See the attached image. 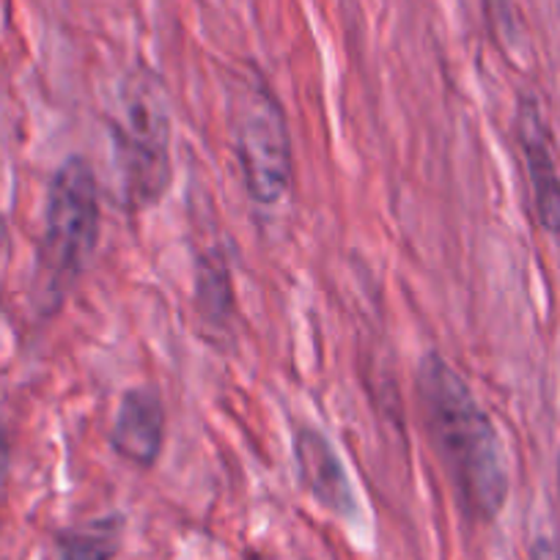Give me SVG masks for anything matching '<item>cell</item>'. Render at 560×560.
<instances>
[{
  "label": "cell",
  "mask_w": 560,
  "mask_h": 560,
  "mask_svg": "<svg viewBox=\"0 0 560 560\" xmlns=\"http://www.w3.org/2000/svg\"><path fill=\"white\" fill-rule=\"evenodd\" d=\"M415 387L432 448L462 509L476 520H494L509 500V465L492 418L459 371L434 352L418 363Z\"/></svg>",
  "instance_id": "obj_1"
},
{
  "label": "cell",
  "mask_w": 560,
  "mask_h": 560,
  "mask_svg": "<svg viewBox=\"0 0 560 560\" xmlns=\"http://www.w3.org/2000/svg\"><path fill=\"white\" fill-rule=\"evenodd\" d=\"M113 143L124 201L154 207L171 185V105L152 72L124 80L113 116Z\"/></svg>",
  "instance_id": "obj_2"
},
{
  "label": "cell",
  "mask_w": 560,
  "mask_h": 560,
  "mask_svg": "<svg viewBox=\"0 0 560 560\" xmlns=\"http://www.w3.org/2000/svg\"><path fill=\"white\" fill-rule=\"evenodd\" d=\"M102 229L100 185L89 160L69 158L58 165L45 203L39 242V280L50 303H61L96 250Z\"/></svg>",
  "instance_id": "obj_3"
},
{
  "label": "cell",
  "mask_w": 560,
  "mask_h": 560,
  "mask_svg": "<svg viewBox=\"0 0 560 560\" xmlns=\"http://www.w3.org/2000/svg\"><path fill=\"white\" fill-rule=\"evenodd\" d=\"M229 118L247 196L275 207L292 185V140L283 107L261 80H240L231 85Z\"/></svg>",
  "instance_id": "obj_4"
},
{
  "label": "cell",
  "mask_w": 560,
  "mask_h": 560,
  "mask_svg": "<svg viewBox=\"0 0 560 560\" xmlns=\"http://www.w3.org/2000/svg\"><path fill=\"white\" fill-rule=\"evenodd\" d=\"M165 404L152 387H132L121 396L110 429V448L132 467L149 470L165 445Z\"/></svg>",
  "instance_id": "obj_5"
},
{
  "label": "cell",
  "mask_w": 560,
  "mask_h": 560,
  "mask_svg": "<svg viewBox=\"0 0 560 560\" xmlns=\"http://www.w3.org/2000/svg\"><path fill=\"white\" fill-rule=\"evenodd\" d=\"M294 462H298L300 481L311 498L338 516H352L358 511L352 483L341 456L319 429L303 427L294 434Z\"/></svg>",
  "instance_id": "obj_6"
},
{
  "label": "cell",
  "mask_w": 560,
  "mask_h": 560,
  "mask_svg": "<svg viewBox=\"0 0 560 560\" xmlns=\"http://www.w3.org/2000/svg\"><path fill=\"white\" fill-rule=\"evenodd\" d=\"M520 143L525 154L527 179L533 187V203H536L538 223L544 231L560 234V174L555 165L552 143H549L547 124L536 102L525 100L520 105Z\"/></svg>",
  "instance_id": "obj_7"
},
{
  "label": "cell",
  "mask_w": 560,
  "mask_h": 560,
  "mask_svg": "<svg viewBox=\"0 0 560 560\" xmlns=\"http://www.w3.org/2000/svg\"><path fill=\"white\" fill-rule=\"evenodd\" d=\"M196 308L203 319L223 325L234 314V289L231 275L220 253L198 258L196 269Z\"/></svg>",
  "instance_id": "obj_8"
},
{
  "label": "cell",
  "mask_w": 560,
  "mask_h": 560,
  "mask_svg": "<svg viewBox=\"0 0 560 560\" xmlns=\"http://www.w3.org/2000/svg\"><path fill=\"white\" fill-rule=\"evenodd\" d=\"M121 527L124 522L118 516H105L69 533L61 544V560H113L121 541Z\"/></svg>",
  "instance_id": "obj_9"
},
{
  "label": "cell",
  "mask_w": 560,
  "mask_h": 560,
  "mask_svg": "<svg viewBox=\"0 0 560 560\" xmlns=\"http://www.w3.org/2000/svg\"><path fill=\"white\" fill-rule=\"evenodd\" d=\"M530 560H560V547L549 538H538L530 549Z\"/></svg>",
  "instance_id": "obj_10"
},
{
  "label": "cell",
  "mask_w": 560,
  "mask_h": 560,
  "mask_svg": "<svg viewBox=\"0 0 560 560\" xmlns=\"http://www.w3.org/2000/svg\"><path fill=\"white\" fill-rule=\"evenodd\" d=\"M7 472H9V438H7V429L0 427V492H3Z\"/></svg>",
  "instance_id": "obj_11"
},
{
  "label": "cell",
  "mask_w": 560,
  "mask_h": 560,
  "mask_svg": "<svg viewBox=\"0 0 560 560\" xmlns=\"http://www.w3.org/2000/svg\"><path fill=\"white\" fill-rule=\"evenodd\" d=\"M7 236H9L7 220L0 218V261H3V250H7Z\"/></svg>",
  "instance_id": "obj_12"
}]
</instances>
